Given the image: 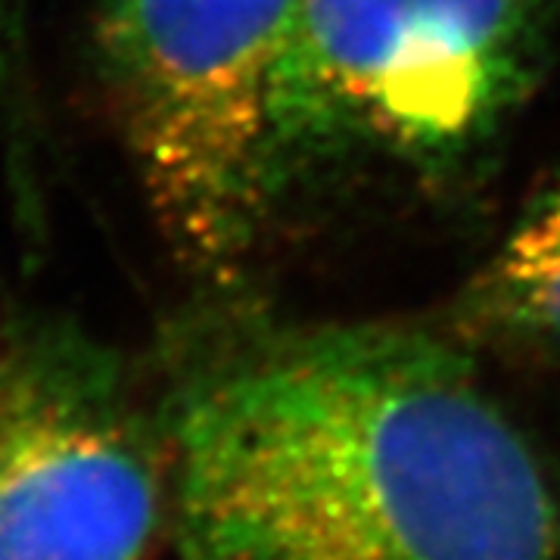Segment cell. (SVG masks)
<instances>
[{
	"label": "cell",
	"instance_id": "5b68a950",
	"mask_svg": "<svg viewBox=\"0 0 560 560\" xmlns=\"http://www.w3.org/2000/svg\"><path fill=\"white\" fill-rule=\"evenodd\" d=\"M458 340L560 361V172L523 206L511 234L464 287Z\"/></svg>",
	"mask_w": 560,
	"mask_h": 560
},
{
	"label": "cell",
	"instance_id": "6da1fadb",
	"mask_svg": "<svg viewBox=\"0 0 560 560\" xmlns=\"http://www.w3.org/2000/svg\"><path fill=\"white\" fill-rule=\"evenodd\" d=\"M180 560H560V495L458 342L202 337L165 401Z\"/></svg>",
	"mask_w": 560,
	"mask_h": 560
},
{
	"label": "cell",
	"instance_id": "3957f363",
	"mask_svg": "<svg viewBox=\"0 0 560 560\" xmlns=\"http://www.w3.org/2000/svg\"><path fill=\"white\" fill-rule=\"evenodd\" d=\"M293 0H97L94 79L162 237L234 290L275 221L268 113Z\"/></svg>",
	"mask_w": 560,
	"mask_h": 560
},
{
	"label": "cell",
	"instance_id": "277c9868",
	"mask_svg": "<svg viewBox=\"0 0 560 560\" xmlns=\"http://www.w3.org/2000/svg\"><path fill=\"white\" fill-rule=\"evenodd\" d=\"M165 470L109 346L62 320L0 340V560H143Z\"/></svg>",
	"mask_w": 560,
	"mask_h": 560
},
{
	"label": "cell",
	"instance_id": "8992f818",
	"mask_svg": "<svg viewBox=\"0 0 560 560\" xmlns=\"http://www.w3.org/2000/svg\"><path fill=\"white\" fill-rule=\"evenodd\" d=\"M28 22H32V0H0V113L10 128V153L16 168V187L28 200L32 184V101H28Z\"/></svg>",
	"mask_w": 560,
	"mask_h": 560
},
{
	"label": "cell",
	"instance_id": "7a4b0ae2",
	"mask_svg": "<svg viewBox=\"0 0 560 560\" xmlns=\"http://www.w3.org/2000/svg\"><path fill=\"white\" fill-rule=\"evenodd\" d=\"M558 0H293L268 113L287 200L386 168L427 187L477 172L536 94Z\"/></svg>",
	"mask_w": 560,
	"mask_h": 560
}]
</instances>
